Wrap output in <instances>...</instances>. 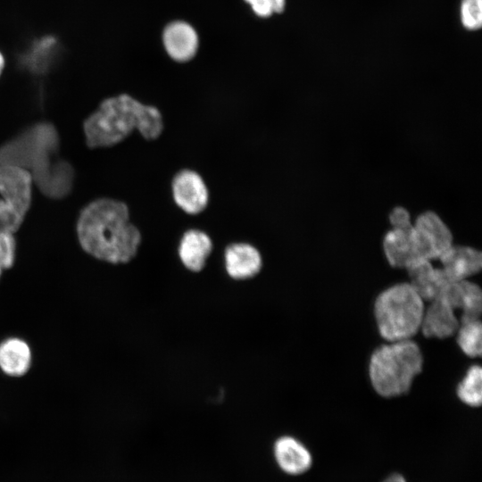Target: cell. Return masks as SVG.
I'll use <instances>...</instances> for the list:
<instances>
[{
  "label": "cell",
  "mask_w": 482,
  "mask_h": 482,
  "mask_svg": "<svg viewBox=\"0 0 482 482\" xmlns=\"http://www.w3.org/2000/svg\"><path fill=\"white\" fill-rule=\"evenodd\" d=\"M461 16L466 29H478L482 25V0H462Z\"/></svg>",
  "instance_id": "20"
},
{
  "label": "cell",
  "mask_w": 482,
  "mask_h": 482,
  "mask_svg": "<svg viewBox=\"0 0 482 482\" xmlns=\"http://www.w3.org/2000/svg\"><path fill=\"white\" fill-rule=\"evenodd\" d=\"M24 220L11 205L0 197V233H15Z\"/></svg>",
  "instance_id": "21"
},
{
  "label": "cell",
  "mask_w": 482,
  "mask_h": 482,
  "mask_svg": "<svg viewBox=\"0 0 482 482\" xmlns=\"http://www.w3.org/2000/svg\"><path fill=\"white\" fill-rule=\"evenodd\" d=\"M423 364L420 347L410 339L389 342L377 348L370 360L369 374L375 391L384 397L405 394Z\"/></svg>",
  "instance_id": "3"
},
{
  "label": "cell",
  "mask_w": 482,
  "mask_h": 482,
  "mask_svg": "<svg viewBox=\"0 0 482 482\" xmlns=\"http://www.w3.org/2000/svg\"><path fill=\"white\" fill-rule=\"evenodd\" d=\"M424 311V301L409 283L386 288L374 304L378 329L388 342L413 337L420 329Z\"/></svg>",
  "instance_id": "4"
},
{
  "label": "cell",
  "mask_w": 482,
  "mask_h": 482,
  "mask_svg": "<svg viewBox=\"0 0 482 482\" xmlns=\"http://www.w3.org/2000/svg\"><path fill=\"white\" fill-rule=\"evenodd\" d=\"M482 370L472 365L457 386L459 399L470 407H479L482 401Z\"/></svg>",
  "instance_id": "19"
},
{
  "label": "cell",
  "mask_w": 482,
  "mask_h": 482,
  "mask_svg": "<svg viewBox=\"0 0 482 482\" xmlns=\"http://www.w3.org/2000/svg\"><path fill=\"white\" fill-rule=\"evenodd\" d=\"M32 351L22 338L10 337L0 342V370L8 377L21 378L32 365Z\"/></svg>",
  "instance_id": "17"
},
{
  "label": "cell",
  "mask_w": 482,
  "mask_h": 482,
  "mask_svg": "<svg viewBox=\"0 0 482 482\" xmlns=\"http://www.w3.org/2000/svg\"><path fill=\"white\" fill-rule=\"evenodd\" d=\"M440 296L445 297L456 312H461L460 321L479 319L482 293L477 284L468 279L450 282Z\"/></svg>",
  "instance_id": "16"
},
{
  "label": "cell",
  "mask_w": 482,
  "mask_h": 482,
  "mask_svg": "<svg viewBox=\"0 0 482 482\" xmlns=\"http://www.w3.org/2000/svg\"><path fill=\"white\" fill-rule=\"evenodd\" d=\"M273 453L280 470L291 476L302 475L312 465V456L308 448L291 436L278 437L274 443Z\"/></svg>",
  "instance_id": "14"
},
{
  "label": "cell",
  "mask_w": 482,
  "mask_h": 482,
  "mask_svg": "<svg viewBox=\"0 0 482 482\" xmlns=\"http://www.w3.org/2000/svg\"><path fill=\"white\" fill-rule=\"evenodd\" d=\"M415 250L420 260L439 259L452 246V234L433 212L422 213L413 226Z\"/></svg>",
  "instance_id": "7"
},
{
  "label": "cell",
  "mask_w": 482,
  "mask_h": 482,
  "mask_svg": "<svg viewBox=\"0 0 482 482\" xmlns=\"http://www.w3.org/2000/svg\"><path fill=\"white\" fill-rule=\"evenodd\" d=\"M410 285L423 301L431 302L440 296L450 281L442 269L432 266L430 261L420 260L407 268Z\"/></svg>",
  "instance_id": "12"
},
{
  "label": "cell",
  "mask_w": 482,
  "mask_h": 482,
  "mask_svg": "<svg viewBox=\"0 0 482 482\" xmlns=\"http://www.w3.org/2000/svg\"><path fill=\"white\" fill-rule=\"evenodd\" d=\"M459 325L456 311L445 297L438 296L425 309L420 329L427 337L446 338L456 333Z\"/></svg>",
  "instance_id": "11"
},
{
  "label": "cell",
  "mask_w": 482,
  "mask_h": 482,
  "mask_svg": "<svg viewBox=\"0 0 482 482\" xmlns=\"http://www.w3.org/2000/svg\"><path fill=\"white\" fill-rule=\"evenodd\" d=\"M31 171L24 167L0 166V197L25 218L32 201Z\"/></svg>",
  "instance_id": "8"
},
{
  "label": "cell",
  "mask_w": 482,
  "mask_h": 482,
  "mask_svg": "<svg viewBox=\"0 0 482 482\" xmlns=\"http://www.w3.org/2000/svg\"><path fill=\"white\" fill-rule=\"evenodd\" d=\"M16 240L13 233H0V263L4 270L11 269L16 259Z\"/></svg>",
  "instance_id": "22"
},
{
  "label": "cell",
  "mask_w": 482,
  "mask_h": 482,
  "mask_svg": "<svg viewBox=\"0 0 482 482\" xmlns=\"http://www.w3.org/2000/svg\"><path fill=\"white\" fill-rule=\"evenodd\" d=\"M223 264L227 275L235 280L253 278L263 266L258 247L245 241L232 242L223 251Z\"/></svg>",
  "instance_id": "9"
},
{
  "label": "cell",
  "mask_w": 482,
  "mask_h": 482,
  "mask_svg": "<svg viewBox=\"0 0 482 482\" xmlns=\"http://www.w3.org/2000/svg\"><path fill=\"white\" fill-rule=\"evenodd\" d=\"M4 64H5V60H4V57L3 54H2V52L0 51V77H1L2 72L4 71Z\"/></svg>",
  "instance_id": "25"
},
{
  "label": "cell",
  "mask_w": 482,
  "mask_h": 482,
  "mask_svg": "<svg viewBox=\"0 0 482 482\" xmlns=\"http://www.w3.org/2000/svg\"><path fill=\"white\" fill-rule=\"evenodd\" d=\"M213 248L212 238L206 231L190 228L181 234L177 245V254L186 270L196 273L205 268Z\"/></svg>",
  "instance_id": "10"
},
{
  "label": "cell",
  "mask_w": 482,
  "mask_h": 482,
  "mask_svg": "<svg viewBox=\"0 0 482 482\" xmlns=\"http://www.w3.org/2000/svg\"><path fill=\"white\" fill-rule=\"evenodd\" d=\"M4 270L3 269V267H2V265H1V263H0V279H1V278H2V275H3V271H4Z\"/></svg>",
  "instance_id": "26"
},
{
  "label": "cell",
  "mask_w": 482,
  "mask_h": 482,
  "mask_svg": "<svg viewBox=\"0 0 482 482\" xmlns=\"http://www.w3.org/2000/svg\"><path fill=\"white\" fill-rule=\"evenodd\" d=\"M162 42L168 55L174 61L191 60L198 49V36L187 22L176 21L169 23L162 32Z\"/></svg>",
  "instance_id": "13"
},
{
  "label": "cell",
  "mask_w": 482,
  "mask_h": 482,
  "mask_svg": "<svg viewBox=\"0 0 482 482\" xmlns=\"http://www.w3.org/2000/svg\"><path fill=\"white\" fill-rule=\"evenodd\" d=\"M170 195L174 204L187 215H198L207 207L210 192L202 175L195 170H178L170 180Z\"/></svg>",
  "instance_id": "6"
},
{
  "label": "cell",
  "mask_w": 482,
  "mask_h": 482,
  "mask_svg": "<svg viewBox=\"0 0 482 482\" xmlns=\"http://www.w3.org/2000/svg\"><path fill=\"white\" fill-rule=\"evenodd\" d=\"M76 232L87 254L110 264L131 262L143 242L128 204L109 197L96 199L81 210Z\"/></svg>",
  "instance_id": "1"
},
{
  "label": "cell",
  "mask_w": 482,
  "mask_h": 482,
  "mask_svg": "<svg viewBox=\"0 0 482 482\" xmlns=\"http://www.w3.org/2000/svg\"><path fill=\"white\" fill-rule=\"evenodd\" d=\"M164 129L162 112L129 93L103 98L83 122L89 148H108L137 132L145 140H155Z\"/></svg>",
  "instance_id": "2"
},
{
  "label": "cell",
  "mask_w": 482,
  "mask_h": 482,
  "mask_svg": "<svg viewBox=\"0 0 482 482\" xmlns=\"http://www.w3.org/2000/svg\"><path fill=\"white\" fill-rule=\"evenodd\" d=\"M382 482H406L405 478L399 473H392L387 476Z\"/></svg>",
  "instance_id": "24"
},
{
  "label": "cell",
  "mask_w": 482,
  "mask_h": 482,
  "mask_svg": "<svg viewBox=\"0 0 482 482\" xmlns=\"http://www.w3.org/2000/svg\"><path fill=\"white\" fill-rule=\"evenodd\" d=\"M253 12L261 18H267L273 13L284 11L286 0H245Z\"/></svg>",
  "instance_id": "23"
},
{
  "label": "cell",
  "mask_w": 482,
  "mask_h": 482,
  "mask_svg": "<svg viewBox=\"0 0 482 482\" xmlns=\"http://www.w3.org/2000/svg\"><path fill=\"white\" fill-rule=\"evenodd\" d=\"M394 229L386 233L383 247L388 262L396 268H407L418 258L414 240L413 226L408 212L402 207H395L389 215Z\"/></svg>",
  "instance_id": "5"
},
{
  "label": "cell",
  "mask_w": 482,
  "mask_h": 482,
  "mask_svg": "<svg viewBox=\"0 0 482 482\" xmlns=\"http://www.w3.org/2000/svg\"><path fill=\"white\" fill-rule=\"evenodd\" d=\"M439 259L443 271L452 282L465 280L482 267L481 253L469 246L452 245Z\"/></svg>",
  "instance_id": "15"
},
{
  "label": "cell",
  "mask_w": 482,
  "mask_h": 482,
  "mask_svg": "<svg viewBox=\"0 0 482 482\" xmlns=\"http://www.w3.org/2000/svg\"><path fill=\"white\" fill-rule=\"evenodd\" d=\"M457 343L461 350L470 357H478L482 350V328L479 319L461 320Z\"/></svg>",
  "instance_id": "18"
}]
</instances>
